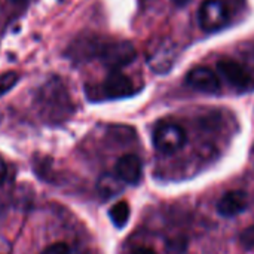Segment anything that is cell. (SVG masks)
I'll return each mask as SVG.
<instances>
[{
    "label": "cell",
    "instance_id": "cell-3",
    "mask_svg": "<svg viewBox=\"0 0 254 254\" xmlns=\"http://www.w3.org/2000/svg\"><path fill=\"white\" fill-rule=\"evenodd\" d=\"M188 141L186 131L174 122H161L153 132V144L161 153H176Z\"/></svg>",
    "mask_w": 254,
    "mask_h": 254
},
{
    "label": "cell",
    "instance_id": "cell-6",
    "mask_svg": "<svg viewBox=\"0 0 254 254\" xmlns=\"http://www.w3.org/2000/svg\"><path fill=\"white\" fill-rule=\"evenodd\" d=\"M186 83L204 94H217L222 89V83L216 71L205 65L193 67L186 74Z\"/></svg>",
    "mask_w": 254,
    "mask_h": 254
},
{
    "label": "cell",
    "instance_id": "cell-19",
    "mask_svg": "<svg viewBox=\"0 0 254 254\" xmlns=\"http://www.w3.org/2000/svg\"><path fill=\"white\" fill-rule=\"evenodd\" d=\"M9 1H12L13 4H19V6H21V4H25V3H27V0H9Z\"/></svg>",
    "mask_w": 254,
    "mask_h": 254
},
{
    "label": "cell",
    "instance_id": "cell-11",
    "mask_svg": "<svg viewBox=\"0 0 254 254\" xmlns=\"http://www.w3.org/2000/svg\"><path fill=\"white\" fill-rule=\"evenodd\" d=\"M121 182H122V180H121L118 176H116V177L112 176V174H104V176H101V179L98 180V185H97L100 195H103L106 199L115 196L116 193H119V192L122 190V183H121Z\"/></svg>",
    "mask_w": 254,
    "mask_h": 254
},
{
    "label": "cell",
    "instance_id": "cell-13",
    "mask_svg": "<svg viewBox=\"0 0 254 254\" xmlns=\"http://www.w3.org/2000/svg\"><path fill=\"white\" fill-rule=\"evenodd\" d=\"M19 79V74L15 71H6L0 74V97L4 95L7 91H10Z\"/></svg>",
    "mask_w": 254,
    "mask_h": 254
},
{
    "label": "cell",
    "instance_id": "cell-2",
    "mask_svg": "<svg viewBox=\"0 0 254 254\" xmlns=\"http://www.w3.org/2000/svg\"><path fill=\"white\" fill-rule=\"evenodd\" d=\"M97 57L107 68H110V71H115L131 64L135 60L137 52L128 40H101Z\"/></svg>",
    "mask_w": 254,
    "mask_h": 254
},
{
    "label": "cell",
    "instance_id": "cell-7",
    "mask_svg": "<svg viewBox=\"0 0 254 254\" xmlns=\"http://www.w3.org/2000/svg\"><path fill=\"white\" fill-rule=\"evenodd\" d=\"M101 89H103V95L112 100L125 98L135 92V86L132 80L127 74L121 73L119 70L110 71V74L104 79Z\"/></svg>",
    "mask_w": 254,
    "mask_h": 254
},
{
    "label": "cell",
    "instance_id": "cell-9",
    "mask_svg": "<svg viewBox=\"0 0 254 254\" xmlns=\"http://www.w3.org/2000/svg\"><path fill=\"white\" fill-rule=\"evenodd\" d=\"M249 193L244 190H231L225 193L217 202V211L223 217H235L247 210L249 207Z\"/></svg>",
    "mask_w": 254,
    "mask_h": 254
},
{
    "label": "cell",
    "instance_id": "cell-15",
    "mask_svg": "<svg viewBox=\"0 0 254 254\" xmlns=\"http://www.w3.org/2000/svg\"><path fill=\"white\" fill-rule=\"evenodd\" d=\"M240 243L246 250H253L254 249V226L247 228L241 237H240Z\"/></svg>",
    "mask_w": 254,
    "mask_h": 254
},
{
    "label": "cell",
    "instance_id": "cell-10",
    "mask_svg": "<svg viewBox=\"0 0 254 254\" xmlns=\"http://www.w3.org/2000/svg\"><path fill=\"white\" fill-rule=\"evenodd\" d=\"M115 171L116 176L127 185H137L141 179V173H143V167H141V161L137 155L134 153H128L124 155L118 159L116 165H115Z\"/></svg>",
    "mask_w": 254,
    "mask_h": 254
},
{
    "label": "cell",
    "instance_id": "cell-14",
    "mask_svg": "<svg viewBox=\"0 0 254 254\" xmlns=\"http://www.w3.org/2000/svg\"><path fill=\"white\" fill-rule=\"evenodd\" d=\"M188 249V240L185 237H174L167 243V250L171 254H183Z\"/></svg>",
    "mask_w": 254,
    "mask_h": 254
},
{
    "label": "cell",
    "instance_id": "cell-8",
    "mask_svg": "<svg viewBox=\"0 0 254 254\" xmlns=\"http://www.w3.org/2000/svg\"><path fill=\"white\" fill-rule=\"evenodd\" d=\"M176 46L173 42L161 39L159 45L152 46L149 54V65L155 73H167L176 61Z\"/></svg>",
    "mask_w": 254,
    "mask_h": 254
},
{
    "label": "cell",
    "instance_id": "cell-17",
    "mask_svg": "<svg viewBox=\"0 0 254 254\" xmlns=\"http://www.w3.org/2000/svg\"><path fill=\"white\" fill-rule=\"evenodd\" d=\"M6 174H7L6 164H4V161L0 158V186L3 185V182H4V179H6Z\"/></svg>",
    "mask_w": 254,
    "mask_h": 254
},
{
    "label": "cell",
    "instance_id": "cell-18",
    "mask_svg": "<svg viewBox=\"0 0 254 254\" xmlns=\"http://www.w3.org/2000/svg\"><path fill=\"white\" fill-rule=\"evenodd\" d=\"M129 254H156L152 249H149V247H137V249H134L132 252H129Z\"/></svg>",
    "mask_w": 254,
    "mask_h": 254
},
{
    "label": "cell",
    "instance_id": "cell-5",
    "mask_svg": "<svg viewBox=\"0 0 254 254\" xmlns=\"http://www.w3.org/2000/svg\"><path fill=\"white\" fill-rule=\"evenodd\" d=\"M217 68L222 76L238 91L247 92L254 89V77L249 73V70L232 58H222L217 61Z\"/></svg>",
    "mask_w": 254,
    "mask_h": 254
},
{
    "label": "cell",
    "instance_id": "cell-4",
    "mask_svg": "<svg viewBox=\"0 0 254 254\" xmlns=\"http://www.w3.org/2000/svg\"><path fill=\"white\" fill-rule=\"evenodd\" d=\"M229 7L222 0H205L198 10V22L207 33L222 30L229 22Z\"/></svg>",
    "mask_w": 254,
    "mask_h": 254
},
{
    "label": "cell",
    "instance_id": "cell-12",
    "mask_svg": "<svg viewBox=\"0 0 254 254\" xmlns=\"http://www.w3.org/2000/svg\"><path fill=\"white\" fill-rule=\"evenodd\" d=\"M129 205L128 202L125 201H119L118 204H115L110 211H109V216L113 222V225L116 228H124L127 223H128V219H129Z\"/></svg>",
    "mask_w": 254,
    "mask_h": 254
},
{
    "label": "cell",
    "instance_id": "cell-1",
    "mask_svg": "<svg viewBox=\"0 0 254 254\" xmlns=\"http://www.w3.org/2000/svg\"><path fill=\"white\" fill-rule=\"evenodd\" d=\"M37 106L40 115L48 122H63L71 113L68 92L58 77H51L37 92Z\"/></svg>",
    "mask_w": 254,
    "mask_h": 254
},
{
    "label": "cell",
    "instance_id": "cell-16",
    "mask_svg": "<svg viewBox=\"0 0 254 254\" xmlns=\"http://www.w3.org/2000/svg\"><path fill=\"white\" fill-rule=\"evenodd\" d=\"M42 254H70V249L64 243H57V244L49 246Z\"/></svg>",
    "mask_w": 254,
    "mask_h": 254
}]
</instances>
